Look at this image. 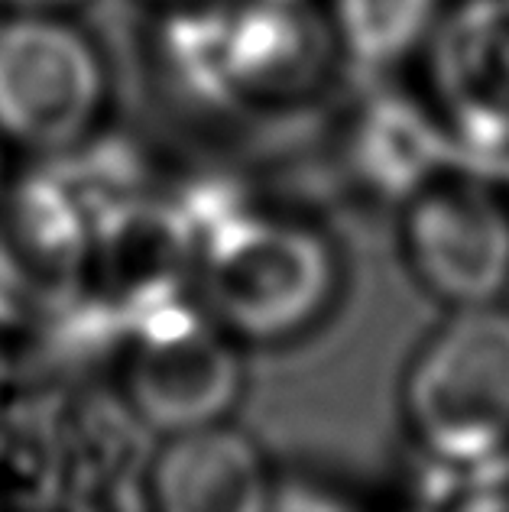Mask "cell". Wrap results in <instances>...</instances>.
<instances>
[{
    "label": "cell",
    "mask_w": 509,
    "mask_h": 512,
    "mask_svg": "<svg viewBox=\"0 0 509 512\" xmlns=\"http://www.w3.org/2000/svg\"><path fill=\"white\" fill-rule=\"evenodd\" d=\"M244 383L231 331L182 305L146 312L127 363V396L140 419L166 435L221 422Z\"/></svg>",
    "instance_id": "obj_5"
},
{
    "label": "cell",
    "mask_w": 509,
    "mask_h": 512,
    "mask_svg": "<svg viewBox=\"0 0 509 512\" xmlns=\"http://www.w3.org/2000/svg\"><path fill=\"white\" fill-rule=\"evenodd\" d=\"M403 250L415 279L448 308L509 295V201L474 175H435L406 198Z\"/></svg>",
    "instance_id": "obj_3"
},
{
    "label": "cell",
    "mask_w": 509,
    "mask_h": 512,
    "mask_svg": "<svg viewBox=\"0 0 509 512\" xmlns=\"http://www.w3.org/2000/svg\"><path fill=\"white\" fill-rule=\"evenodd\" d=\"M7 305H10V292H7V273L0 269V321L7 315Z\"/></svg>",
    "instance_id": "obj_12"
},
{
    "label": "cell",
    "mask_w": 509,
    "mask_h": 512,
    "mask_svg": "<svg viewBox=\"0 0 509 512\" xmlns=\"http://www.w3.org/2000/svg\"><path fill=\"white\" fill-rule=\"evenodd\" d=\"M0 169H4V159H0Z\"/></svg>",
    "instance_id": "obj_13"
},
{
    "label": "cell",
    "mask_w": 509,
    "mask_h": 512,
    "mask_svg": "<svg viewBox=\"0 0 509 512\" xmlns=\"http://www.w3.org/2000/svg\"><path fill=\"white\" fill-rule=\"evenodd\" d=\"M325 46V30L292 0H250L224 13V65L234 98L305 85Z\"/></svg>",
    "instance_id": "obj_7"
},
{
    "label": "cell",
    "mask_w": 509,
    "mask_h": 512,
    "mask_svg": "<svg viewBox=\"0 0 509 512\" xmlns=\"http://www.w3.org/2000/svg\"><path fill=\"white\" fill-rule=\"evenodd\" d=\"M150 493L166 512H260L270 506L257 444L221 422L169 435L150 470Z\"/></svg>",
    "instance_id": "obj_6"
},
{
    "label": "cell",
    "mask_w": 509,
    "mask_h": 512,
    "mask_svg": "<svg viewBox=\"0 0 509 512\" xmlns=\"http://www.w3.org/2000/svg\"><path fill=\"white\" fill-rule=\"evenodd\" d=\"M403 412L428 461L474 467L509 457V302L451 308L415 350Z\"/></svg>",
    "instance_id": "obj_1"
},
{
    "label": "cell",
    "mask_w": 509,
    "mask_h": 512,
    "mask_svg": "<svg viewBox=\"0 0 509 512\" xmlns=\"http://www.w3.org/2000/svg\"><path fill=\"white\" fill-rule=\"evenodd\" d=\"M0 23H4V17H0Z\"/></svg>",
    "instance_id": "obj_14"
},
{
    "label": "cell",
    "mask_w": 509,
    "mask_h": 512,
    "mask_svg": "<svg viewBox=\"0 0 509 512\" xmlns=\"http://www.w3.org/2000/svg\"><path fill=\"white\" fill-rule=\"evenodd\" d=\"M441 0H331V33L364 69H390L435 39Z\"/></svg>",
    "instance_id": "obj_9"
},
{
    "label": "cell",
    "mask_w": 509,
    "mask_h": 512,
    "mask_svg": "<svg viewBox=\"0 0 509 512\" xmlns=\"http://www.w3.org/2000/svg\"><path fill=\"white\" fill-rule=\"evenodd\" d=\"M441 94L480 133H509V13L474 10L438 43Z\"/></svg>",
    "instance_id": "obj_8"
},
{
    "label": "cell",
    "mask_w": 509,
    "mask_h": 512,
    "mask_svg": "<svg viewBox=\"0 0 509 512\" xmlns=\"http://www.w3.org/2000/svg\"><path fill=\"white\" fill-rule=\"evenodd\" d=\"M104 72L88 39L46 13L0 23V133L30 150H69L95 124Z\"/></svg>",
    "instance_id": "obj_4"
},
{
    "label": "cell",
    "mask_w": 509,
    "mask_h": 512,
    "mask_svg": "<svg viewBox=\"0 0 509 512\" xmlns=\"http://www.w3.org/2000/svg\"><path fill=\"white\" fill-rule=\"evenodd\" d=\"M360 166L386 192L412 195L441 172L438 133L406 104H380L360 130Z\"/></svg>",
    "instance_id": "obj_10"
},
{
    "label": "cell",
    "mask_w": 509,
    "mask_h": 512,
    "mask_svg": "<svg viewBox=\"0 0 509 512\" xmlns=\"http://www.w3.org/2000/svg\"><path fill=\"white\" fill-rule=\"evenodd\" d=\"M338 282L328 240L312 227L237 214L198 247L205 312L250 341L289 338L325 312Z\"/></svg>",
    "instance_id": "obj_2"
},
{
    "label": "cell",
    "mask_w": 509,
    "mask_h": 512,
    "mask_svg": "<svg viewBox=\"0 0 509 512\" xmlns=\"http://www.w3.org/2000/svg\"><path fill=\"white\" fill-rule=\"evenodd\" d=\"M0 4L20 7L23 13H46V10H56V7L72 4V0H0Z\"/></svg>",
    "instance_id": "obj_11"
}]
</instances>
